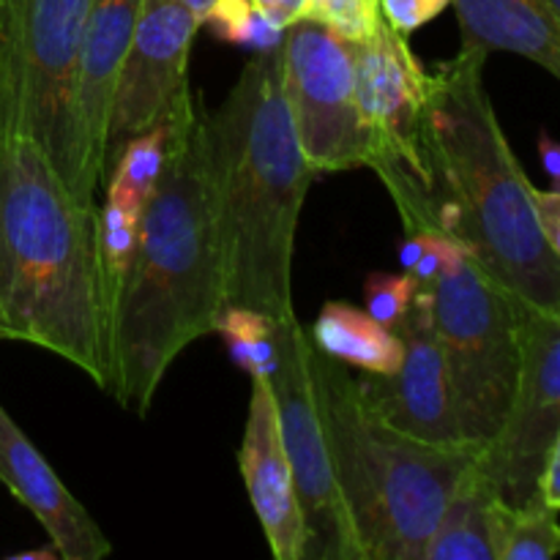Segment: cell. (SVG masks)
I'll return each instance as SVG.
<instances>
[{"label": "cell", "instance_id": "21", "mask_svg": "<svg viewBox=\"0 0 560 560\" xmlns=\"http://www.w3.org/2000/svg\"><path fill=\"white\" fill-rule=\"evenodd\" d=\"M495 552L498 560H552L560 552L558 512L539 501L525 506L495 498Z\"/></svg>", "mask_w": 560, "mask_h": 560}, {"label": "cell", "instance_id": "7", "mask_svg": "<svg viewBox=\"0 0 560 560\" xmlns=\"http://www.w3.org/2000/svg\"><path fill=\"white\" fill-rule=\"evenodd\" d=\"M430 290L459 430L465 443L485 446L517 388L520 299L487 277L454 238H448L446 262Z\"/></svg>", "mask_w": 560, "mask_h": 560}, {"label": "cell", "instance_id": "29", "mask_svg": "<svg viewBox=\"0 0 560 560\" xmlns=\"http://www.w3.org/2000/svg\"><path fill=\"white\" fill-rule=\"evenodd\" d=\"M446 249H448V235H432L427 252L419 257L410 273L419 279L421 284H432L438 279V273L443 271V262H446Z\"/></svg>", "mask_w": 560, "mask_h": 560}, {"label": "cell", "instance_id": "10", "mask_svg": "<svg viewBox=\"0 0 560 560\" xmlns=\"http://www.w3.org/2000/svg\"><path fill=\"white\" fill-rule=\"evenodd\" d=\"M353 47L320 20L284 27L282 88L306 164L323 173L366 167V131L355 104Z\"/></svg>", "mask_w": 560, "mask_h": 560}, {"label": "cell", "instance_id": "30", "mask_svg": "<svg viewBox=\"0 0 560 560\" xmlns=\"http://www.w3.org/2000/svg\"><path fill=\"white\" fill-rule=\"evenodd\" d=\"M252 5L262 16H268L273 25L290 27L293 22L304 20L306 9H310V0H252Z\"/></svg>", "mask_w": 560, "mask_h": 560}, {"label": "cell", "instance_id": "6", "mask_svg": "<svg viewBox=\"0 0 560 560\" xmlns=\"http://www.w3.org/2000/svg\"><path fill=\"white\" fill-rule=\"evenodd\" d=\"M91 0H3L0 135L36 142L69 189L96 206L74 115V77Z\"/></svg>", "mask_w": 560, "mask_h": 560}, {"label": "cell", "instance_id": "37", "mask_svg": "<svg viewBox=\"0 0 560 560\" xmlns=\"http://www.w3.org/2000/svg\"><path fill=\"white\" fill-rule=\"evenodd\" d=\"M0 9H3V0H0Z\"/></svg>", "mask_w": 560, "mask_h": 560}, {"label": "cell", "instance_id": "4", "mask_svg": "<svg viewBox=\"0 0 560 560\" xmlns=\"http://www.w3.org/2000/svg\"><path fill=\"white\" fill-rule=\"evenodd\" d=\"M0 339L49 350L109 388L96 206L20 135H0Z\"/></svg>", "mask_w": 560, "mask_h": 560}, {"label": "cell", "instance_id": "11", "mask_svg": "<svg viewBox=\"0 0 560 560\" xmlns=\"http://www.w3.org/2000/svg\"><path fill=\"white\" fill-rule=\"evenodd\" d=\"M520 375L495 435L479 448V468L512 506L536 501L541 463L560 441V315L517 301Z\"/></svg>", "mask_w": 560, "mask_h": 560}, {"label": "cell", "instance_id": "22", "mask_svg": "<svg viewBox=\"0 0 560 560\" xmlns=\"http://www.w3.org/2000/svg\"><path fill=\"white\" fill-rule=\"evenodd\" d=\"M137 230H140V211H131L124 202L104 197V206L96 208V255L107 323H113L115 304L135 257Z\"/></svg>", "mask_w": 560, "mask_h": 560}, {"label": "cell", "instance_id": "1", "mask_svg": "<svg viewBox=\"0 0 560 560\" xmlns=\"http://www.w3.org/2000/svg\"><path fill=\"white\" fill-rule=\"evenodd\" d=\"M208 109L191 85L170 113L167 153L140 213L137 249L109 323V388L148 413L170 364L217 328L224 266L208 167Z\"/></svg>", "mask_w": 560, "mask_h": 560}, {"label": "cell", "instance_id": "33", "mask_svg": "<svg viewBox=\"0 0 560 560\" xmlns=\"http://www.w3.org/2000/svg\"><path fill=\"white\" fill-rule=\"evenodd\" d=\"M11 560H63V558H60V552L49 545V547H42V550L16 552V556H11Z\"/></svg>", "mask_w": 560, "mask_h": 560}, {"label": "cell", "instance_id": "14", "mask_svg": "<svg viewBox=\"0 0 560 560\" xmlns=\"http://www.w3.org/2000/svg\"><path fill=\"white\" fill-rule=\"evenodd\" d=\"M238 465L271 556L277 560H304V517H301L293 470L279 432L277 399L268 377H252L249 416H246Z\"/></svg>", "mask_w": 560, "mask_h": 560}, {"label": "cell", "instance_id": "18", "mask_svg": "<svg viewBox=\"0 0 560 560\" xmlns=\"http://www.w3.org/2000/svg\"><path fill=\"white\" fill-rule=\"evenodd\" d=\"M495 490L479 468V454L454 487L424 547V560H498Z\"/></svg>", "mask_w": 560, "mask_h": 560}, {"label": "cell", "instance_id": "5", "mask_svg": "<svg viewBox=\"0 0 560 560\" xmlns=\"http://www.w3.org/2000/svg\"><path fill=\"white\" fill-rule=\"evenodd\" d=\"M312 383L361 560H424L427 541L481 446H432L394 430L372 413L348 366L315 345Z\"/></svg>", "mask_w": 560, "mask_h": 560}, {"label": "cell", "instance_id": "8", "mask_svg": "<svg viewBox=\"0 0 560 560\" xmlns=\"http://www.w3.org/2000/svg\"><path fill=\"white\" fill-rule=\"evenodd\" d=\"M355 104L366 131V167L392 195L405 235H443L435 224L424 159L430 71L408 36L386 20L353 47Z\"/></svg>", "mask_w": 560, "mask_h": 560}, {"label": "cell", "instance_id": "26", "mask_svg": "<svg viewBox=\"0 0 560 560\" xmlns=\"http://www.w3.org/2000/svg\"><path fill=\"white\" fill-rule=\"evenodd\" d=\"M452 5V0H381V14L402 36L438 20Z\"/></svg>", "mask_w": 560, "mask_h": 560}, {"label": "cell", "instance_id": "15", "mask_svg": "<svg viewBox=\"0 0 560 560\" xmlns=\"http://www.w3.org/2000/svg\"><path fill=\"white\" fill-rule=\"evenodd\" d=\"M0 485L38 520L63 560H102L113 552L107 534L49 468L31 438L0 405Z\"/></svg>", "mask_w": 560, "mask_h": 560}, {"label": "cell", "instance_id": "28", "mask_svg": "<svg viewBox=\"0 0 560 560\" xmlns=\"http://www.w3.org/2000/svg\"><path fill=\"white\" fill-rule=\"evenodd\" d=\"M536 501L550 512H560V441H556L541 463L539 479H536Z\"/></svg>", "mask_w": 560, "mask_h": 560}, {"label": "cell", "instance_id": "3", "mask_svg": "<svg viewBox=\"0 0 560 560\" xmlns=\"http://www.w3.org/2000/svg\"><path fill=\"white\" fill-rule=\"evenodd\" d=\"M206 129L224 304L290 320L295 233L317 175L284 102L282 47L255 52Z\"/></svg>", "mask_w": 560, "mask_h": 560}, {"label": "cell", "instance_id": "9", "mask_svg": "<svg viewBox=\"0 0 560 560\" xmlns=\"http://www.w3.org/2000/svg\"><path fill=\"white\" fill-rule=\"evenodd\" d=\"M271 392L304 517V560H361L317 408L310 334L301 328L299 317L279 323V366Z\"/></svg>", "mask_w": 560, "mask_h": 560}, {"label": "cell", "instance_id": "20", "mask_svg": "<svg viewBox=\"0 0 560 560\" xmlns=\"http://www.w3.org/2000/svg\"><path fill=\"white\" fill-rule=\"evenodd\" d=\"M279 323L249 306H224L217 317L213 334H222L228 353L238 370L249 377H268L279 366Z\"/></svg>", "mask_w": 560, "mask_h": 560}, {"label": "cell", "instance_id": "27", "mask_svg": "<svg viewBox=\"0 0 560 560\" xmlns=\"http://www.w3.org/2000/svg\"><path fill=\"white\" fill-rule=\"evenodd\" d=\"M530 202H534V217L539 222L541 235L550 249L560 255V186H550V189L530 186Z\"/></svg>", "mask_w": 560, "mask_h": 560}, {"label": "cell", "instance_id": "34", "mask_svg": "<svg viewBox=\"0 0 560 560\" xmlns=\"http://www.w3.org/2000/svg\"><path fill=\"white\" fill-rule=\"evenodd\" d=\"M180 3L186 5V9L191 11V14L197 16V22H200L202 25V16H206V11H208V5L213 3V0H180Z\"/></svg>", "mask_w": 560, "mask_h": 560}, {"label": "cell", "instance_id": "12", "mask_svg": "<svg viewBox=\"0 0 560 560\" xmlns=\"http://www.w3.org/2000/svg\"><path fill=\"white\" fill-rule=\"evenodd\" d=\"M394 331L402 339V361L392 375L364 372V377L355 381L361 397L372 413L416 441L432 446H463L465 438L454 408L446 355L435 328L430 284H421Z\"/></svg>", "mask_w": 560, "mask_h": 560}, {"label": "cell", "instance_id": "36", "mask_svg": "<svg viewBox=\"0 0 560 560\" xmlns=\"http://www.w3.org/2000/svg\"><path fill=\"white\" fill-rule=\"evenodd\" d=\"M547 3H550L556 11H560V0H547Z\"/></svg>", "mask_w": 560, "mask_h": 560}, {"label": "cell", "instance_id": "35", "mask_svg": "<svg viewBox=\"0 0 560 560\" xmlns=\"http://www.w3.org/2000/svg\"><path fill=\"white\" fill-rule=\"evenodd\" d=\"M317 5H320V0H310V9H306V16H312L315 14V9Z\"/></svg>", "mask_w": 560, "mask_h": 560}, {"label": "cell", "instance_id": "16", "mask_svg": "<svg viewBox=\"0 0 560 560\" xmlns=\"http://www.w3.org/2000/svg\"><path fill=\"white\" fill-rule=\"evenodd\" d=\"M142 0H91L74 77V115L82 140V159L93 189L104 184L107 120L115 82L135 33Z\"/></svg>", "mask_w": 560, "mask_h": 560}, {"label": "cell", "instance_id": "2", "mask_svg": "<svg viewBox=\"0 0 560 560\" xmlns=\"http://www.w3.org/2000/svg\"><path fill=\"white\" fill-rule=\"evenodd\" d=\"M487 49L463 44L430 74L424 159L435 224L534 310L560 315V255L541 235L530 180L485 85Z\"/></svg>", "mask_w": 560, "mask_h": 560}, {"label": "cell", "instance_id": "32", "mask_svg": "<svg viewBox=\"0 0 560 560\" xmlns=\"http://www.w3.org/2000/svg\"><path fill=\"white\" fill-rule=\"evenodd\" d=\"M539 156L545 162L547 175H550L552 186H560V148L547 131H539Z\"/></svg>", "mask_w": 560, "mask_h": 560}, {"label": "cell", "instance_id": "24", "mask_svg": "<svg viewBox=\"0 0 560 560\" xmlns=\"http://www.w3.org/2000/svg\"><path fill=\"white\" fill-rule=\"evenodd\" d=\"M310 20L326 22L348 42H364L383 22L381 0H320Z\"/></svg>", "mask_w": 560, "mask_h": 560}, {"label": "cell", "instance_id": "13", "mask_svg": "<svg viewBox=\"0 0 560 560\" xmlns=\"http://www.w3.org/2000/svg\"><path fill=\"white\" fill-rule=\"evenodd\" d=\"M200 22L180 0H142L109 104L107 156L120 142L173 113L189 85V55Z\"/></svg>", "mask_w": 560, "mask_h": 560}, {"label": "cell", "instance_id": "23", "mask_svg": "<svg viewBox=\"0 0 560 560\" xmlns=\"http://www.w3.org/2000/svg\"><path fill=\"white\" fill-rule=\"evenodd\" d=\"M421 282L410 271L405 273H370L364 284L366 312L386 328H397L408 306L413 304Z\"/></svg>", "mask_w": 560, "mask_h": 560}, {"label": "cell", "instance_id": "25", "mask_svg": "<svg viewBox=\"0 0 560 560\" xmlns=\"http://www.w3.org/2000/svg\"><path fill=\"white\" fill-rule=\"evenodd\" d=\"M255 11L257 9L252 5V0H213L208 5L206 16H202V25H208L211 36H217L219 42L244 47Z\"/></svg>", "mask_w": 560, "mask_h": 560}, {"label": "cell", "instance_id": "17", "mask_svg": "<svg viewBox=\"0 0 560 560\" xmlns=\"http://www.w3.org/2000/svg\"><path fill=\"white\" fill-rule=\"evenodd\" d=\"M463 44L514 52L560 77V11L547 0H452Z\"/></svg>", "mask_w": 560, "mask_h": 560}, {"label": "cell", "instance_id": "31", "mask_svg": "<svg viewBox=\"0 0 560 560\" xmlns=\"http://www.w3.org/2000/svg\"><path fill=\"white\" fill-rule=\"evenodd\" d=\"M432 235L427 233H413V235H405V241L399 244V266L405 268V271H410V268L419 262V257L427 252V244H430Z\"/></svg>", "mask_w": 560, "mask_h": 560}, {"label": "cell", "instance_id": "19", "mask_svg": "<svg viewBox=\"0 0 560 560\" xmlns=\"http://www.w3.org/2000/svg\"><path fill=\"white\" fill-rule=\"evenodd\" d=\"M328 359L370 375H392L402 361V339L359 306L328 301L310 334Z\"/></svg>", "mask_w": 560, "mask_h": 560}]
</instances>
